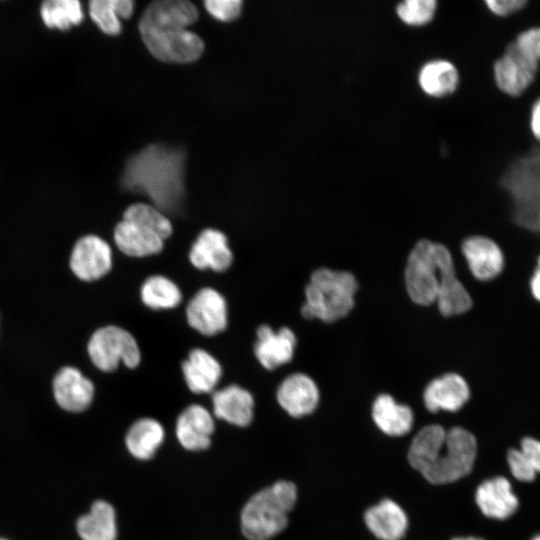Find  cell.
<instances>
[{"label":"cell","instance_id":"39","mask_svg":"<svg viewBox=\"0 0 540 540\" xmlns=\"http://www.w3.org/2000/svg\"><path fill=\"white\" fill-rule=\"evenodd\" d=\"M528 291L531 298L540 304V269L535 268L528 280Z\"/></svg>","mask_w":540,"mask_h":540},{"label":"cell","instance_id":"18","mask_svg":"<svg viewBox=\"0 0 540 540\" xmlns=\"http://www.w3.org/2000/svg\"><path fill=\"white\" fill-rule=\"evenodd\" d=\"M189 259L197 269L223 272L230 267L233 255L226 236L219 230L208 228L193 243Z\"/></svg>","mask_w":540,"mask_h":540},{"label":"cell","instance_id":"21","mask_svg":"<svg viewBox=\"0 0 540 540\" xmlns=\"http://www.w3.org/2000/svg\"><path fill=\"white\" fill-rule=\"evenodd\" d=\"M368 529L380 540H400L408 528L404 510L394 501L384 499L364 515Z\"/></svg>","mask_w":540,"mask_h":540},{"label":"cell","instance_id":"12","mask_svg":"<svg viewBox=\"0 0 540 540\" xmlns=\"http://www.w3.org/2000/svg\"><path fill=\"white\" fill-rule=\"evenodd\" d=\"M53 394L57 404L69 412H82L94 397V385L77 368H61L53 379Z\"/></svg>","mask_w":540,"mask_h":540},{"label":"cell","instance_id":"20","mask_svg":"<svg viewBox=\"0 0 540 540\" xmlns=\"http://www.w3.org/2000/svg\"><path fill=\"white\" fill-rule=\"evenodd\" d=\"M475 501L485 516L500 520L510 517L519 505L510 482L504 477L482 482L476 490Z\"/></svg>","mask_w":540,"mask_h":540},{"label":"cell","instance_id":"40","mask_svg":"<svg viewBox=\"0 0 540 540\" xmlns=\"http://www.w3.org/2000/svg\"><path fill=\"white\" fill-rule=\"evenodd\" d=\"M452 540H484V539L479 538V537H474V536H466V537H456Z\"/></svg>","mask_w":540,"mask_h":540},{"label":"cell","instance_id":"11","mask_svg":"<svg viewBox=\"0 0 540 540\" xmlns=\"http://www.w3.org/2000/svg\"><path fill=\"white\" fill-rule=\"evenodd\" d=\"M112 266V251L106 241L96 235L80 238L71 253L70 268L83 281H93L107 274Z\"/></svg>","mask_w":540,"mask_h":540},{"label":"cell","instance_id":"16","mask_svg":"<svg viewBox=\"0 0 540 540\" xmlns=\"http://www.w3.org/2000/svg\"><path fill=\"white\" fill-rule=\"evenodd\" d=\"M214 428L209 411L201 405L192 404L177 418L176 437L184 449L201 451L210 446Z\"/></svg>","mask_w":540,"mask_h":540},{"label":"cell","instance_id":"24","mask_svg":"<svg viewBox=\"0 0 540 540\" xmlns=\"http://www.w3.org/2000/svg\"><path fill=\"white\" fill-rule=\"evenodd\" d=\"M182 371L188 388L194 393H209L218 383L222 368L209 352L193 349L182 364Z\"/></svg>","mask_w":540,"mask_h":540},{"label":"cell","instance_id":"4","mask_svg":"<svg viewBox=\"0 0 540 540\" xmlns=\"http://www.w3.org/2000/svg\"><path fill=\"white\" fill-rule=\"evenodd\" d=\"M297 501L296 486L279 480L253 494L242 508L240 525L248 540H269L288 524V514Z\"/></svg>","mask_w":540,"mask_h":540},{"label":"cell","instance_id":"30","mask_svg":"<svg viewBox=\"0 0 540 540\" xmlns=\"http://www.w3.org/2000/svg\"><path fill=\"white\" fill-rule=\"evenodd\" d=\"M40 14L48 28L59 30L78 25L84 17L78 0H47L41 4Z\"/></svg>","mask_w":540,"mask_h":540},{"label":"cell","instance_id":"29","mask_svg":"<svg viewBox=\"0 0 540 540\" xmlns=\"http://www.w3.org/2000/svg\"><path fill=\"white\" fill-rule=\"evenodd\" d=\"M143 303L152 309H170L179 305L182 294L170 279L154 275L145 280L140 291Z\"/></svg>","mask_w":540,"mask_h":540},{"label":"cell","instance_id":"25","mask_svg":"<svg viewBox=\"0 0 540 540\" xmlns=\"http://www.w3.org/2000/svg\"><path fill=\"white\" fill-rule=\"evenodd\" d=\"M372 418L377 427L390 436H402L413 425V412L407 405L398 404L388 394L379 395L372 406Z\"/></svg>","mask_w":540,"mask_h":540},{"label":"cell","instance_id":"3","mask_svg":"<svg viewBox=\"0 0 540 540\" xmlns=\"http://www.w3.org/2000/svg\"><path fill=\"white\" fill-rule=\"evenodd\" d=\"M184 164L182 151L153 144L129 159L122 184L147 195L158 210L176 213L184 201Z\"/></svg>","mask_w":540,"mask_h":540},{"label":"cell","instance_id":"23","mask_svg":"<svg viewBox=\"0 0 540 540\" xmlns=\"http://www.w3.org/2000/svg\"><path fill=\"white\" fill-rule=\"evenodd\" d=\"M114 241L124 254L144 257L159 253L164 240L148 228L122 219L114 229Z\"/></svg>","mask_w":540,"mask_h":540},{"label":"cell","instance_id":"26","mask_svg":"<svg viewBox=\"0 0 540 540\" xmlns=\"http://www.w3.org/2000/svg\"><path fill=\"white\" fill-rule=\"evenodd\" d=\"M76 529L82 540H116L117 524L113 506L104 500L95 501L90 511L79 517Z\"/></svg>","mask_w":540,"mask_h":540},{"label":"cell","instance_id":"27","mask_svg":"<svg viewBox=\"0 0 540 540\" xmlns=\"http://www.w3.org/2000/svg\"><path fill=\"white\" fill-rule=\"evenodd\" d=\"M164 437V428L160 422L153 418H141L128 429L125 444L134 458L148 460L155 455Z\"/></svg>","mask_w":540,"mask_h":540},{"label":"cell","instance_id":"38","mask_svg":"<svg viewBox=\"0 0 540 540\" xmlns=\"http://www.w3.org/2000/svg\"><path fill=\"white\" fill-rule=\"evenodd\" d=\"M528 129L532 138L540 143V95L530 104L528 111Z\"/></svg>","mask_w":540,"mask_h":540},{"label":"cell","instance_id":"28","mask_svg":"<svg viewBox=\"0 0 540 540\" xmlns=\"http://www.w3.org/2000/svg\"><path fill=\"white\" fill-rule=\"evenodd\" d=\"M133 8L131 0H93L89 3L92 20L108 35L120 33V18H129Z\"/></svg>","mask_w":540,"mask_h":540},{"label":"cell","instance_id":"42","mask_svg":"<svg viewBox=\"0 0 540 540\" xmlns=\"http://www.w3.org/2000/svg\"><path fill=\"white\" fill-rule=\"evenodd\" d=\"M533 540H540V535L536 536Z\"/></svg>","mask_w":540,"mask_h":540},{"label":"cell","instance_id":"37","mask_svg":"<svg viewBox=\"0 0 540 540\" xmlns=\"http://www.w3.org/2000/svg\"><path fill=\"white\" fill-rule=\"evenodd\" d=\"M520 451L536 472H540V441L532 437H524Z\"/></svg>","mask_w":540,"mask_h":540},{"label":"cell","instance_id":"43","mask_svg":"<svg viewBox=\"0 0 540 540\" xmlns=\"http://www.w3.org/2000/svg\"><path fill=\"white\" fill-rule=\"evenodd\" d=\"M0 540H7V539L0 537Z\"/></svg>","mask_w":540,"mask_h":540},{"label":"cell","instance_id":"8","mask_svg":"<svg viewBox=\"0 0 540 540\" xmlns=\"http://www.w3.org/2000/svg\"><path fill=\"white\" fill-rule=\"evenodd\" d=\"M540 63L522 56L511 44L491 64V76L496 89L503 95L518 98L535 83Z\"/></svg>","mask_w":540,"mask_h":540},{"label":"cell","instance_id":"33","mask_svg":"<svg viewBox=\"0 0 540 540\" xmlns=\"http://www.w3.org/2000/svg\"><path fill=\"white\" fill-rule=\"evenodd\" d=\"M512 46L524 57L540 63V26L530 25L511 40Z\"/></svg>","mask_w":540,"mask_h":540},{"label":"cell","instance_id":"31","mask_svg":"<svg viewBox=\"0 0 540 540\" xmlns=\"http://www.w3.org/2000/svg\"><path fill=\"white\" fill-rule=\"evenodd\" d=\"M123 219L148 228L163 240L172 234V225L168 218L156 207L148 204L136 203L129 206L123 214Z\"/></svg>","mask_w":540,"mask_h":540},{"label":"cell","instance_id":"10","mask_svg":"<svg viewBox=\"0 0 540 540\" xmlns=\"http://www.w3.org/2000/svg\"><path fill=\"white\" fill-rule=\"evenodd\" d=\"M188 324L205 336L223 331L227 326V307L224 297L215 289L199 290L186 308Z\"/></svg>","mask_w":540,"mask_h":540},{"label":"cell","instance_id":"13","mask_svg":"<svg viewBox=\"0 0 540 540\" xmlns=\"http://www.w3.org/2000/svg\"><path fill=\"white\" fill-rule=\"evenodd\" d=\"M423 397L426 408L431 412H456L469 401L471 388L462 375L448 373L431 381Z\"/></svg>","mask_w":540,"mask_h":540},{"label":"cell","instance_id":"15","mask_svg":"<svg viewBox=\"0 0 540 540\" xmlns=\"http://www.w3.org/2000/svg\"><path fill=\"white\" fill-rule=\"evenodd\" d=\"M256 334L254 352L264 368L273 370L291 361L296 347V336L291 329L283 327L274 331L268 325H261Z\"/></svg>","mask_w":540,"mask_h":540},{"label":"cell","instance_id":"2","mask_svg":"<svg viewBox=\"0 0 540 540\" xmlns=\"http://www.w3.org/2000/svg\"><path fill=\"white\" fill-rule=\"evenodd\" d=\"M197 18V8L189 1H157L144 11L139 31L144 44L157 59L189 63L197 60L204 50L202 39L187 29Z\"/></svg>","mask_w":540,"mask_h":540},{"label":"cell","instance_id":"9","mask_svg":"<svg viewBox=\"0 0 540 540\" xmlns=\"http://www.w3.org/2000/svg\"><path fill=\"white\" fill-rule=\"evenodd\" d=\"M470 276L479 283H489L504 272L506 257L497 241L485 234L466 236L460 246Z\"/></svg>","mask_w":540,"mask_h":540},{"label":"cell","instance_id":"7","mask_svg":"<svg viewBox=\"0 0 540 540\" xmlns=\"http://www.w3.org/2000/svg\"><path fill=\"white\" fill-rule=\"evenodd\" d=\"M87 348L93 364L104 372L115 370L120 362L128 368H135L141 360L140 349L133 335L114 325L97 329Z\"/></svg>","mask_w":540,"mask_h":540},{"label":"cell","instance_id":"14","mask_svg":"<svg viewBox=\"0 0 540 540\" xmlns=\"http://www.w3.org/2000/svg\"><path fill=\"white\" fill-rule=\"evenodd\" d=\"M436 302L440 313L445 317L464 315L473 308L471 291L457 277L449 250L442 260V278Z\"/></svg>","mask_w":540,"mask_h":540},{"label":"cell","instance_id":"34","mask_svg":"<svg viewBox=\"0 0 540 540\" xmlns=\"http://www.w3.org/2000/svg\"><path fill=\"white\" fill-rule=\"evenodd\" d=\"M482 2L492 16L507 19L521 12L528 0H482Z\"/></svg>","mask_w":540,"mask_h":540},{"label":"cell","instance_id":"17","mask_svg":"<svg viewBox=\"0 0 540 540\" xmlns=\"http://www.w3.org/2000/svg\"><path fill=\"white\" fill-rule=\"evenodd\" d=\"M277 401L292 417L312 413L319 402V390L307 375L295 373L286 377L278 387Z\"/></svg>","mask_w":540,"mask_h":540},{"label":"cell","instance_id":"1","mask_svg":"<svg viewBox=\"0 0 540 540\" xmlns=\"http://www.w3.org/2000/svg\"><path fill=\"white\" fill-rule=\"evenodd\" d=\"M476 453V438L468 430L453 427L446 431L431 424L413 438L408 461L430 483L447 484L471 472Z\"/></svg>","mask_w":540,"mask_h":540},{"label":"cell","instance_id":"22","mask_svg":"<svg viewBox=\"0 0 540 540\" xmlns=\"http://www.w3.org/2000/svg\"><path fill=\"white\" fill-rule=\"evenodd\" d=\"M460 82V71L450 60H430L424 63L418 72L421 90L431 97L441 98L454 94Z\"/></svg>","mask_w":540,"mask_h":540},{"label":"cell","instance_id":"41","mask_svg":"<svg viewBox=\"0 0 540 540\" xmlns=\"http://www.w3.org/2000/svg\"><path fill=\"white\" fill-rule=\"evenodd\" d=\"M535 268L540 269V253L536 258Z\"/></svg>","mask_w":540,"mask_h":540},{"label":"cell","instance_id":"5","mask_svg":"<svg viewBox=\"0 0 540 540\" xmlns=\"http://www.w3.org/2000/svg\"><path fill=\"white\" fill-rule=\"evenodd\" d=\"M357 288V281L350 272L317 269L305 288L306 300L301 313L307 319L335 322L352 310Z\"/></svg>","mask_w":540,"mask_h":540},{"label":"cell","instance_id":"19","mask_svg":"<svg viewBox=\"0 0 540 540\" xmlns=\"http://www.w3.org/2000/svg\"><path fill=\"white\" fill-rule=\"evenodd\" d=\"M213 412L229 424L246 427L253 420L254 398L252 394L235 384L213 392Z\"/></svg>","mask_w":540,"mask_h":540},{"label":"cell","instance_id":"32","mask_svg":"<svg viewBox=\"0 0 540 540\" xmlns=\"http://www.w3.org/2000/svg\"><path fill=\"white\" fill-rule=\"evenodd\" d=\"M436 9L435 0H405L397 4L396 14L409 26H423L431 22Z\"/></svg>","mask_w":540,"mask_h":540},{"label":"cell","instance_id":"6","mask_svg":"<svg viewBox=\"0 0 540 540\" xmlns=\"http://www.w3.org/2000/svg\"><path fill=\"white\" fill-rule=\"evenodd\" d=\"M447 251L444 245L423 239L410 252L405 284L414 303L430 305L436 302L442 278V260Z\"/></svg>","mask_w":540,"mask_h":540},{"label":"cell","instance_id":"35","mask_svg":"<svg viewBox=\"0 0 540 540\" xmlns=\"http://www.w3.org/2000/svg\"><path fill=\"white\" fill-rule=\"evenodd\" d=\"M242 2L239 0H207L205 7L208 12L220 21H231L241 12Z\"/></svg>","mask_w":540,"mask_h":540},{"label":"cell","instance_id":"36","mask_svg":"<svg viewBox=\"0 0 540 540\" xmlns=\"http://www.w3.org/2000/svg\"><path fill=\"white\" fill-rule=\"evenodd\" d=\"M507 461L516 479L528 482L535 478L536 471L520 450L510 449L507 454Z\"/></svg>","mask_w":540,"mask_h":540}]
</instances>
